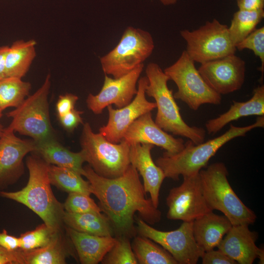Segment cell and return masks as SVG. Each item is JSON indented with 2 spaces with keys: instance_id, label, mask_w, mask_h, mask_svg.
I'll return each mask as SVG.
<instances>
[{
  "instance_id": "d4e9b609",
  "label": "cell",
  "mask_w": 264,
  "mask_h": 264,
  "mask_svg": "<svg viewBox=\"0 0 264 264\" xmlns=\"http://www.w3.org/2000/svg\"><path fill=\"white\" fill-rule=\"evenodd\" d=\"M63 221L66 226L82 233L100 236H113L114 234L109 219L101 212L73 213L65 211Z\"/></svg>"
},
{
  "instance_id": "cb8c5ba5",
  "label": "cell",
  "mask_w": 264,
  "mask_h": 264,
  "mask_svg": "<svg viewBox=\"0 0 264 264\" xmlns=\"http://www.w3.org/2000/svg\"><path fill=\"white\" fill-rule=\"evenodd\" d=\"M23 254L25 264H65L69 256H74L63 232H58L45 246L23 251Z\"/></svg>"
},
{
  "instance_id": "5b68a950",
  "label": "cell",
  "mask_w": 264,
  "mask_h": 264,
  "mask_svg": "<svg viewBox=\"0 0 264 264\" xmlns=\"http://www.w3.org/2000/svg\"><path fill=\"white\" fill-rule=\"evenodd\" d=\"M199 173L204 197L213 211L222 212L232 225H249L255 222L254 212L242 202L232 188L223 163H214Z\"/></svg>"
},
{
  "instance_id": "ffe728a7",
  "label": "cell",
  "mask_w": 264,
  "mask_h": 264,
  "mask_svg": "<svg viewBox=\"0 0 264 264\" xmlns=\"http://www.w3.org/2000/svg\"><path fill=\"white\" fill-rule=\"evenodd\" d=\"M64 228L82 264H97L101 262L116 241V238L113 236L92 235L66 226Z\"/></svg>"
},
{
  "instance_id": "6da1fadb",
  "label": "cell",
  "mask_w": 264,
  "mask_h": 264,
  "mask_svg": "<svg viewBox=\"0 0 264 264\" xmlns=\"http://www.w3.org/2000/svg\"><path fill=\"white\" fill-rule=\"evenodd\" d=\"M82 175L89 181L91 194L98 199V205L108 217L117 237L129 239L137 234L134 216L150 225L160 221L161 212L151 198H146L137 170L131 164L121 176L108 178L97 174L87 165L83 167Z\"/></svg>"
},
{
  "instance_id": "7402d4cb",
  "label": "cell",
  "mask_w": 264,
  "mask_h": 264,
  "mask_svg": "<svg viewBox=\"0 0 264 264\" xmlns=\"http://www.w3.org/2000/svg\"><path fill=\"white\" fill-rule=\"evenodd\" d=\"M264 115V86L257 87L252 97L245 102L233 101V104L226 112L208 120L205 127L209 134H215L231 121L242 117Z\"/></svg>"
},
{
  "instance_id": "7c38bea8",
  "label": "cell",
  "mask_w": 264,
  "mask_h": 264,
  "mask_svg": "<svg viewBox=\"0 0 264 264\" xmlns=\"http://www.w3.org/2000/svg\"><path fill=\"white\" fill-rule=\"evenodd\" d=\"M183 177L181 185L172 188L167 197V218L191 222L213 211L204 197L199 173Z\"/></svg>"
},
{
  "instance_id": "ab89813d",
  "label": "cell",
  "mask_w": 264,
  "mask_h": 264,
  "mask_svg": "<svg viewBox=\"0 0 264 264\" xmlns=\"http://www.w3.org/2000/svg\"><path fill=\"white\" fill-rule=\"evenodd\" d=\"M240 10L256 11L264 9V0H237Z\"/></svg>"
},
{
  "instance_id": "2e32d148",
  "label": "cell",
  "mask_w": 264,
  "mask_h": 264,
  "mask_svg": "<svg viewBox=\"0 0 264 264\" xmlns=\"http://www.w3.org/2000/svg\"><path fill=\"white\" fill-rule=\"evenodd\" d=\"M35 150L34 140L22 139L13 131L4 128L0 136V189L14 184L22 175L23 158Z\"/></svg>"
},
{
  "instance_id": "ee69618b",
  "label": "cell",
  "mask_w": 264,
  "mask_h": 264,
  "mask_svg": "<svg viewBox=\"0 0 264 264\" xmlns=\"http://www.w3.org/2000/svg\"><path fill=\"white\" fill-rule=\"evenodd\" d=\"M2 110H1V109L0 108V118L2 117Z\"/></svg>"
},
{
  "instance_id": "9c48e42d",
  "label": "cell",
  "mask_w": 264,
  "mask_h": 264,
  "mask_svg": "<svg viewBox=\"0 0 264 264\" xmlns=\"http://www.w3.org/2000/svg\"><path fill=\"white\" fill-rule=\"evenodd\" d=\"M164 72L177 86V91L173 94L175 99L184 102L191 110H197L205 104L221 103V95L207 85L185 50Z\"/></svg>"
},
{
  "instance_id": "e575fe53",
  "label": "cell",
  "mask_w": 264,
  "mask_h": 264,
  "mask_svg": "<svg viewBox=\"0 0 264 264\" xmlns=\"http://www.w3.org/2000/svg\"><path fill=\"white\" fill-rule=\"evenodd\" d=\"M201 258L203 264H236L237 263L220 250L204 252Z\"/></svg>"
},
{
  "instance_id": "484cf974",
  "label": "cell",
  "mask_w": 264,
  "mask_h": 264,
  "mask_svg": "<svg viewBox=\"0 0 264 264\" xmlns=\"http://www.w3.org/2000/svg\"><path fill=\"white\" fill-rule=\"evenodd\" d=\"M34 40H18L9 46L6 57V77L22 78L36 57Z\"/></svg>"
},
{
  "instance_id": "3957f363",
  "label": "cell",
  "mask_w": 264,
  "mask_h": 264,
  "mask_svg": "<svg viewBox=\"0 0 264 264\" xmlns=\"http://www.w3.org/2000/svg\"><path fill=\"white\" fill-rule=\"evenodd\" d=\"M264 127V116H258L254 123L246 126L231 124L228 130L221 135L198 144L188 140L180 152L173 155L163 154L155 163L162 170L165 178L178 180L180 176H190L198 173L217 151L232 139L244 136L254 129Z\"/></svg>"
},
{
  "instance_id": "4316f807",
  "label": "cell",
  "mask_w": 264,
  "mask_h": 264,
  "mask_svg": "<svg viewBox=\"0 0 264 264\" xmlns=\"http://www.w3.org/2000/svg\"><path fill=\"white\" fill-rule=\"evenodd\" d=\"M131 244L138 264H178L167 251L147 237L135 236Z\"/></svg>"
},
{
  "instance_id": "d6986e66",
  "label": "cell",
  "mask_w": 264,
  "mask_h": 264,
  "mask_svg": "<svg viewBox=\"0 0 264 264\" xmlns=\"http://www.w3.org/2000/svg\"><path fill=\"white\" fill-rule=\"evenodd\" d=\"M154 145L136 143L130 148V160L142 176L146 193H149L154 206L158 208L162 183L165 178L162 170L153 160L151 151Z\"/></svg>"
},
{
  "instance_id": "603a6c76",
  "label": "cell",
  "mask_w": 264,
  "mask_h": 264,
  "mask_svg": "<svg viewBox=\"0 0 264 264\" xmlns=\"http://www.w3.org/2000/svg\"><path fill=\"white\" fill-rule=\"evenodd\" d=\"M33 152L49 164L73 170L82 175L85 158L83 152L74 153L62 146L56 138L35 141Z\"/></svg>"
},
{
  "instance_id": "9a60e30c",
  "label": "cell",
  "mask_w": 264,
  "mask_h": 264,
  "mask_svg": "<svg viewBox=\"0 0 264 264\" xmlns=\"http://www.w3.org/2000/svg\"><path fill=\"white\" fill-rule=\"evenodd\" d=\"M198 71L207 85L220 94L240 89L244 83L245 62L235 54L201 64Z\"/></svg>"
},
{
  "instance_id": "f1b7e54d",
  "label": "cell",
  "mask_w": 264,
  "mask_h": 264,
  "mask_svg": "<svg viewBox=\"0 0 264 264\" xmlns=\"http://www.w3.org/2000/svg\"><path fill=\"white\" fill-rule=\"evenodd\" d=\"M31 84L21 78L7 77L0 80V108L19 107L29 94Z\"/></svg>"
},
{
  "instance_id": "8fae6325",
  "label": "cell",
  "mask_w": 264,
  "mask_h": 264,
  "mask_svg": "<svg viewBox=\"0 0 264 264\" xmlns=\"http://www.w3.org/2000/svg\"><path fill=\"white\" fill-rule=\"evenodd\" d=\"M136 230L167 251L178 264H196L204 251L198 245L193 230V221L185 222L170 231L156 229L142 220L136 219Z\"/></svg>"
},
{
  "instance_id": "e0dca14e",
  "label": "cell",
  "mask_w": 264,
  "mask_h": 264,
  "mask_svg": "<svg viewBox=\"0 0 264 264\" xmlns=\"http://www.w3.org/2000/svg\"><path fill=\"white\" fill-rule=\"evenodd\" d=\"M123 139L130 146L136 143L157 146L166 151L163 154L166 155L176 154L185 147L182 138H176L156 124L151 111L134 120L127 130Z\"/></svg>"
},
{
  "instance_id": "b9f144b4",
  "label": "cell",
  "mask_w": 264,
  "mask_h": 264,
  "mask_svg": "<svg viewBox=\"0 0 264 264\" xmlns=\"http://www.w3.org/2000/svg\"><path fill=\"white\" fill-rule=\"evenodd\" d=\"M165 5H169L176 3L177 0H159Z\"/></svg>"
},
{
  "instance_id": "f35d334b",
  "label": "cell",
  "mask_w": 264,
  "mask_h": 264,
  "mask_svg": "<svg viewBox=\"0 0 264 264\" xmlns=\"http://www.w3.org/2000/svg\"><path fill=\"white\" fill-rule=\"evenodd\" d=\"M0 246L10 250L19 249V238L8 234L4 229L0 233Z\"/></svg>"
},
{
  "instance_id": "74e56055",
  "label": "cell",
  "mask_w": 264,
  "mask_h": 264,
  "mask_svg": "<svg viewBox=\"0 0 264 264\" xmlns=\"http://www.w3.org/2000/svg\"><path fill=\"white\" fill-rule=\"evenodd\" d=\"M0 264H25L23 251L10 250L0 246Z\"/></svg>"
},
{
  "instance_id": "d6a6232c",
  "label": "cell",
  "mask_w": 264,
  "mask_h": 264,
  "mask_svg": "<svg viewBox=\"0 0 264 264\" xmlns=\"http://www.w3.org/2000/svg\"><path fill=\"white\" fill-rule=\"evenodd\" d=\"M65 211L73 213H101V209L89 195L69 193L63 204Z\"/></svg>"
},
{
  "instance_id": "f546056e",
  "label": "cell",
  "mask_w": 264,
  "mask_h": 264,
  "mask_svg": "<svg viewBox=\"0 0 264 264\" xmlns=\"http://www.w3.org/2000/svg\"><path fill=\"white\" fill-rule=\"evenodd\" d=\"M264 17V9L256 11L239 10L234 14L228 30L236 45L252 32Z\"/></svg>"
},
{
  "instance_id": "8d00e7d4",
  "label": "cell",
  "mask_w": 264,
  "mask_h": 264,
  "mask_svg": "<svg viewBox=\"0 0 264 264\" xmlns=\"http://www.w3.org/2000/svg\"><path fill=\"white\" fill-rule=\"evenodd\" d=\"M78 97L72 93H67L59 96L56 105L58 117L63 116L74 109Z\"/></svg>"
},
{
  "instance_id": "d590c367",
  "label": "cell",
  "mask_w": 264,
  "mask_h": 264,
  "mask_svg": "<svg viewBox=\"0 0 264 264\" xmlns=\"http://www.w3.org/2000/svg\"><path fill=\"white\" fill-rule=\"evenodd\" d=\"M82 111L78 110L75 108L67 113L58 117L62 127L67 132H70L74 131L80 124L83 123L81 114Z\"/></svg>"
},
{
  "instance_id": "ac0fdd59",
  "label": "cell",
  "mask_w": 264,
  "mask_h": 264,
  "mask_svg": "<svg viewBox=\"0 0 264 264\" xmlns=\"http://www.w3.org/2000/svg\"><path fill=\"white\" fill-rule=\"evenodd\" d=\"M258 238L248 225H232L217 247L237 264H252L258 258L264 264V250L256 245Z\"/></svg>"
},
{
  "instance_id": "8992f818",
  "label": "cell",
  "mask_w": 264,
  "mask_h": 264,
  "mask_svg": "<svg viewBox=\"0 0 264 264\" xmlns=\"http://www.w3.org/2000/svg\"><path fill=\"white\" fill-rule=\"evenodd\" d=\"M80 141L85 161L101 176L119 177L131 164L130 145L123 139L118 143L110 142L100 132H94L88 122L83 125Z\"/></svg>"
},
{
  "instance_id": "277c9868",
  "label": "cell",
  "mask_w": 264,
  "mask_h": 264,
  "mask_svg": "<svg viewBox=\"0 0 264 264\" xmlns=\"http://www.w3.org/2000/svg\"><path fill=\"white\" fill-rule=\"evenodd\" d=\"M145 72L149 81L145 93L154 99L157 110L154 121L156 124L166 132L186 137L195 144L203 142L205 130L190 126L183 120L173 90L170 89L167 85L170 79L159 66L150 63Z\"/></svg>"
},
{
  "instance_id": "836d02e7",
  "label": "cell",
  "mask_w": 264,
  "mask_h": 264,
  "mask_svg": "<svg viewBox=\"0 0 264 264\" xmlns=\"http://www.w3.org/2000/svg\"><path fill=\"white\" fill-rule=\"evenodd\" d=\"M236 48L239 50L248 49L253 51L261 61L260 70L262 74L264 71V27L255 29L243 40L236 44Z\"/></svg>"
},
{
  "instance_id": "60d3db41",
  "label": "cell",
  "mask_w": 264,
  "mask_h": 264,
  "mask_svg": "<svg viewBox=\"0 0 264 264\" xmlns=\"http://www.w3.org/2000/svg\"><path fill=\"white\" fill-rule=\"evenodd\" d=\"M8 49V46H0V80L7 77L6 74V57Z\"/></svg>"
},
{
  "instance_id": "4fadbf2b",
  "label": "cell",
  "mask_w": 264,
  "mask_h": 264,
  "mask_svg": "<svg viewBox=\"0 0 264 264\" xmlns=\"http://www.w3.org/2000/svg\"><path fill=\"white\" fill-rule=\"evenodd\" d=\"M137 83V93L129 104L116 109L113 108L112 105L107 107L108 122L99 131L110 142H120L127 130L134 120L156 107L155 102H150L146 98L145 90L149 83L146 76L139 78Z\"/></svg>"
},
{
  "instance_id": "5bb4252c",
  "label": "cell",
  "mask_w": 264,
  "mask_h": 264,
  "mask_svg": "<svg viewBox=\"0 0 264 264\" xmlns=\"http://www.w3.org/2000/svg\"><path fill=\"white\" fill-rule=\"evenodd\" d=\"M143 67L142 64L118 78H111L105 74L100 92L96 95H88L86 99L88 109L99 114L109 105L114 104L120 109L129 104L137 93L136 84Z\"/></svg>"
},
{
  "instance_id": "7a4b0ae2",
  "label": "cell",
  "mask_w": 264,
  "mask_h": 264,
  "mask_svg": "<svg viewBox=\"0 0 264 264\" xmlns=\"http://www.w3.org/2000/svg\"><path fill=\"white\" fill-rule=\"evenodd\" d=\"M29 178L25 187L14 192H0V197L23 204L55 231H63L64 205L55 197L48 176L49 164L34 154L26 158Z\"/></svg>"
},
{
  "instance_id": "4dcf8cb0",
  "label": "cell",
  "mask_w": 264,
  "mask_h": 264,
  "mask_svg": "<svg viewBox=\"0 0 264 264\" xmlns=\"http://www.w3.org/2000/svg\"><path fill=\"white\" fill-rule=\"evenodd\" d=\"M59 232L63 231H55L44 223L33 230L21 234L19 249L29 251L44 247Z\"/></svg>"
},
{
  "instance_id": "44dd1931",
  "label": "cell",
  "mask_w": 264,
  "mask_h": 264,
  "mask_svg": "<svg viewBox=\"0 0 264 264\" xmlns=\"http://www.w3.org/2000/svg\"><path fill=\"white\" fill-rule=\"evenodd\" d=\"M232 224L224 215L212 212L193 221V230L198 245L205 252L217 247Z\"/></svg>"
},
{
  "instance_id": "7bdbcfd3",
  "label": "cell",
  "mask_w": 264,
  "mask_h": 264,
  "mask_svg": "<svg viewBox=\"0 0 264 264\" xmlns=\"http://www.w3.org/2000/svg\"><path fill=\"white\" fill-rule=\"evenodd\" d=\"M3 127L2 126V125L0 123V136L1 135V134H2V132H3Z\"/></svg>"
},
{
  "instance_id": "30bf717a",
  "label": "cell",
  "mask_w": 264,
  "mask_h": 264,
  "mask_svg": "<svg viewBox=\"0 0 264 264\" xmlns=\"http://www.w3.org/2000/svg\"><path fill=\"white\" fill-rule=\"evenodd\" d=\"M180 35L186 42L188 55L201 64L235 54L237 50L228 27L215 19L196 30H181Z\"/></svg>"
},
{
  "instance_id": "1f68e13d",
  "label": "cell",
  "mask_w": 264,
  "mask_h": 264,
  "mask_svg": "<svg viewBox=\"0 0 264 264\" xmlns=\"http://www.w3.org/2000/svg\"><path fill=\"white\" fill-rule=\"evenodd\" d=\"M116 241L101 261L104 264H137L130 239L116 237Z\"/></svg>"
},
{
  "instance_id": "83f0119b",
  "label": "cell",
  "mask_w": 264,
  "mask_h": 264,
  "mask_svg": "<svg viewBox=\"0 0 264 264\" xmlns=\"http://www.w3.org/2000/svg\"><path fill=\"white\" fill-rule=\"evenodd\" d=\"M79 173L71 169L49 165L48 176L51 185L67 192L91 194L90 184Z\"/></svg>"
},
{
  "instance_id": "52a82bcc",
  "label": "cell",
  "mask_w": 264,
  "mask_h": 264,
  "mask_svg": "<svg viewBox=\"0 0 264 264\" xmlns=\"http://www.w3.org/2000/svg\"><path fill=\"white\" fill-rule=\"evenodd\" d=\"M50 85L48 74L43 84L34 94L7 113V116L12 119L7 128L30 136L35 141L56 138L50 122L47 99Z\"/></svg>"
},
{
  "instance_id": "ba28073f",
  "label": "cell",
  "mask_w": 264,
  "mask_h": 264,
  "mask_svg": "<svg viewBox=\"0 0 264 264\" xmlns=\"http://www.w3.org/2000/svg\"><path fill=\"white\" fill-rule=\"evenodd\" d=\"M154 46L149 32L129 26L116 46L100 58L102 70L114 78L121 77L143 64L152 54Z\"/></svg>"
}]
</instances>
